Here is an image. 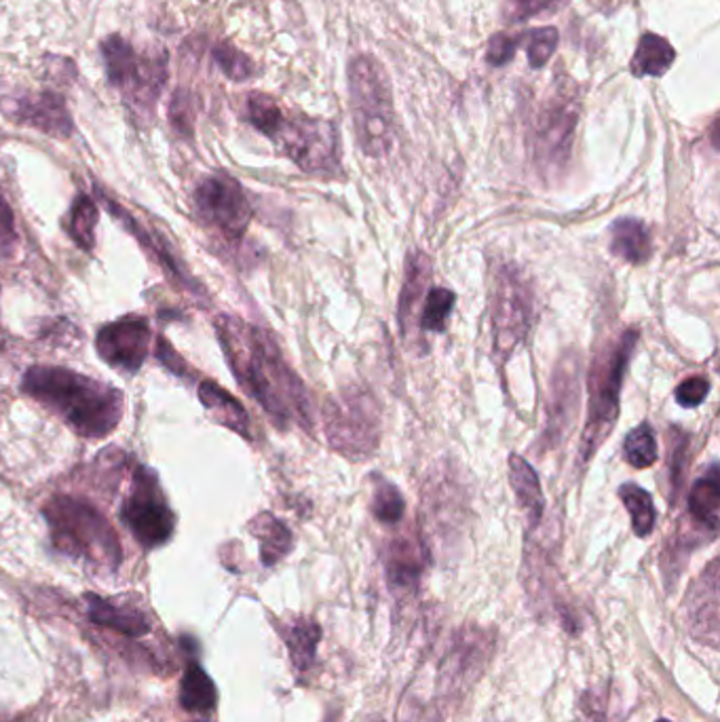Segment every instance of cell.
<instances>
[{
	"label": "cell",
	"mask_w": 720,
	"mask_h": 722,
	"mask_svg": "<svg viewBox=\"0 0 720 722\" xmlns=\"http://www.w3.org/2000/svg\"><path fill=\"white\" fill-rule=\"evenodd\" d=\"M216 332L237 383L263 406L270 421L281 430L296 423L311 431L313 406L309 393L281 358L275 340L260 328L230 316L216 319Z\"/></svg>",
	"instance_id": "cell-1"
},
{
	"label": "cell",
	"mask_w": 720,
	"mask_h": 722,
	"mask_svg": "<svg viewBox=\"0 0 720 722\" xmlns=\"http://www.w3.org/2000/svg\"><path fill=\"white\" fill-rule=\"evenodd\" d=\"M22 386L30 398L90 440L113 433L123 419L121 391L68 368L34 365L25 372Z\"/></svg>",
	"instance_id": "cell-2"
},
{
	"label": "cell",
	"mask_w": 720,
	"mask_h": 722,
	"mask_svg": "<svg viewBox=\"0 0 720 722\" xmlns=\"http://www.w3.org/2000/svg\"><path fill=\"white\" fill-rule=\"evenodd\" d=\"M43 516L58 551L106 570L121 565L123 549L111 522L88 501L58 495L47 501Z\"/></svg>",
	"instance_id": "cell-3"
},
{
	"label": "cell",
	"mask_w": 720,
	"mask_h": 722,
	"mask_svg": "<svg viewBox=\"0 0 720 722\" xmlns=\"http://www.w3.org/2000/svg\"><path fill=\"white\" fill-rule=\"evenodd\" d=\"M638 330H626L619 339L607 347L589 370L587 379V419L582 446H579V463L587 465L596 454L598 446L608 437L619 419L621 406V386L630 365L631 355L636 351Z\"/></svg>",
	"instance_id": "cell-4"
},
{
	"label": "cell",
	"mask_w": 720,
	"mask_h": 722,
	"mask_svg": "<svg viewBox=\"0 0 720 722\" xmlns=\"http://www.w3.org/2000/svg\"><path fill=\"white\" fill-rule=\"evenodd\" d=\"M349 102L361 151L383 157L393 144V102L383 66L361 55L349 66Z\"/></svg>",
	"instance_id": "cell-5"
},
{
	"label": "cell",
	"mask_w": 720,
	"mask_h": 722,
	"mask_svg": "<svg viewBox=\"0 0 720 722\" xmlns=\"http://www.w3.org/2000/svg\"><path fill=\"white\" fill-rule=\"evenodd\" d=\"M323 430L332 451L351 461H363L381 444V408L368 391L349 386L326 402Z\"/></svg>",
	"instance_id": "cell-6"
},
{
	"label": "cell",
	"mask_w": 720,
	"mask_h": 722,
	"mask_svg": "<svg viewBox=\"0 0 720 722\" xmlns=\"http://www.w3.org/2000/svg\"><path fill=\"white\" fill-rule=\"evenodd\" d=\"M102 58L106 76L123 93L125 104L142 118L153 116L167 81V55L163 51L142 55L125 39L109 37L102 41Z\"/></svg>",
	"instance_id": "cell-7"
},
{
	"label": "cell",
	"mask_w": 720,
	"mask_h": 722,
	"mask_svg": "<svg viewBox=\"0 0 720 722\" xmlns=\"http://www.w3.org/2000/svg\"><path fill=\"white\" fill-rule=\"evenodd\" d=\"M533 292L514 267L496 272L491 319L495 358L501 365L514 355L533 323Z\"/></svg>",
	"instance_id": "cell-8"
},
{
	"label": "cell",
	"mask_w": 720,
	"mask_h": 722,
	"mask_svg": "<svg viewBox=\"0 0 720 722\" xmlns=\"http://www.w3.org/2000/svg\"><path fill=\"white\" fill-rule=\"evenodd\" d=\"M270 140H275L281 151L307 174H340V140L337 127L328 121L309 116H284L281 125Z\"/></svg>",
	"instance_id": "cell-9"
},
{
	"label": "cell",
	"mask_w": 720,
	"mask_h": 722,
	"mask_svg": "<svg viewBox=\"0 0 720 722\" xmlns=\"http://www.w3.org/2000/svg\"><path fill=\"white\" fill-rule=\"evenodd\" d=\"M121 519L144 549H155L174 535L176 516L163 498L157 474L144 465H135L132 493L121 505Z\"/></svg>",
	"instance_id": "cell-10"
},
{
	"label": "cell",
	"mask_w": 720,
	"mask_h": 722,
	"mask_svg": "<svg viewBox=\"0 0 720 722\" xmlns=\"http://www.w3.org/2000/svg\"><path fill=\"white\" fill-rule=\"evenodd\" d=\"M195 205L205 225L216 226L228 241H239L251 220V207L239 182L226 174L209 176L195 190Z\"/></svg>",
	"instance_id": "cell-11"
},
{
	"label": "cell",
	"mask_w": 720,
	"mask_h": 722,
	"mask_svg": "<svg viewBox=\"0 0 720 722\" xmlns=\"http://www.w3.org/2000/svg\"><path fill=\"white\" fill-rule=\"evenodd\" d=\"M582 404V368L577 358H564L549 381L547 425L543 442L547 448H558L573 430Z\"/></svg>",
	"instance_id": "cell-12"
},
{
	"label": "cell",
	"mask_w": 720,
	"mask_h": 722,
	"mask_svg": "<svg viewBox=\"0 0 720 722\" xmlns=\"http://www.w3.org/2000/svg\"><path fill=\"white\" fill-rule=\"evenodd\" d=\"M0 111L7 114L9 121L39 130L47 136L66 140L74 132L66 102L55 91H37L4 97L0 100Z\"/></svg>",
	"instance_id": "cell-13"
},
{
	"label": "cell",
	"mask_w": 720,
	"mask_h": 722,
	"mask_svg": "<svg viewBox=\"0 0 720 722\" xmlns=\"http://www.w3.org/2000/svg\"><path fill=\"white\" fill-rule=\"evenodd\" d=\"M95 347L100 358L116 370L134 374L148 355L151 328L144 317L127 316L100 328Z\"/></svg>",
	"instance_id": "cell-14"
},
{
	"label": "cell",
	"mask_w": 720,
	"mask_h": 722,
	"mask_svg": "<svg viewBox=\"0 0 720 722\" xmlns=\"http://www.w3.org/2000/svg\"><path fill=\"white\" fill-rule=\"evenodd\" d=\"M486 647L488 640L477 628H463L454 636L449 653L440 663V687L446 698L463 695L480 677L488 654Z\"/></svg>",
	"instance_id": "cell-15"
},
{
	"label": "cell",
	"mask_w": 720,
	"mask_h": 722,
	"mask_svg": "<svg viewBox=\"0 0 720 722\" xmlns=\"http://www.w3.org/2000/svg\"><path fill=\"white\" fill-rule=\"evenodd\" d=\"M577 106L570 97L554 100L539 116L535 130V155L541 165H563L570 155V144L577 127Z\"/></svg>",
	"instance_id": "cell-16"
},
{
	"label": "cell",
	"mask_w": 720,
	"mask_h": 722,
	"mask_svg": "<svg viewBox=\"0 0 720 722\" xmlns=\"http://www.w3.org/2000/svg\"><path fill=\"white\" fill-rule=\"evenodd\" d=\"M687 628L699 642L719 647V560H712L699 575L685 598Z\"/></svg>",
	"instance_id": "cell-17"
},
{
	"label": "cell",
	"mask_w": 720,
	"mask_h": 722,
	"mask_svg": "<svg viewBox=\"0 0 720 722\" xmlns=\"http://www.w3.org/2000/svg\"><path fill=\"white\" fill-rule=\"evenodd\" d=\"M428 563L425 545L416 535H404L387 547L384 573L391 591L400 598L412 596L419 586Z\"/></svg>",
	"instance_id": "cell-18"
},
{
	"label": "cell",
	"mask_w": 720,
	"mask_h": 722,
	"mask_svg": "<svg viewBox=\"0 0 720 722\" xmlns=\"http://www.w3.org/2000/svg\"><path fill=\"white\" fill-rule=\"evenodd\" d=\"M85 605H88V617L91 623L113 630V632L127 636V638H142L151 632V623L144 617L142 610L134 609V607H125L119 605L113 600L100 598L95 594H88L85 596Z\"/></svg>",
	"instance_id": "cell-19"
},
{
	"label": "cell",
	"mask_w": 720,
	"mask_h": 722,
	"mask_svg": "<svg viewBox=\"0 0 720 722\" xmlns=\"http://www.w3.org/2000/svg\"><path fill=\"white\" fill-rule=\"evenodd\" d=\"M431 272H433V267H431L428 254L421 249L410 251V256L405 260L404 283H402V292L398 300V321H400V328L404 334H408L414 326V316L423 300V293L428 290Z\"/></svg>",
	"instance_id": "cell-20"
},
{
	"label": "cell",
	"mask_w": 720,
	"mask_h": 722,
	"mask_svg": "<svg viewBox=\"0 0 720 722\" xmlns=\"http://www.w3.org/2000/svg\"><path fill=\"white\" fill-rule=\"evenodd\" d=\"M720 474L719 465L712 463L710 470L699 477L689 493V514L703 533L717 537L719 530Z\"/></svg>",
	"instance_id": "cell-21"
},
{
	"label": "cell",
	"mask_w": 720,
	"mask_h": 722,
	"mask_svg": "<svg viewBox=\"0 0 720 722\" xmlns=\"http://www.w3.org/2000/svg\"><path fill=\"white\" fill-rule=\"evenodd\" d=\"M610 251L630 265H645L654 254L649 228L636 218L617 220L610 230Z\"/></svg>",
	"instance_id": "cell-22"
},
{
	"label": "cell",
	"mask_w": 720,
	"mask_h": 722,
	"mask_svg": "<svg viewBox=\"0 0 720 722\" xmlns=\"http://www.w3.org/2000/svg\"><path fill=\"white\" fill-rule=\"evenodd\" d=\"M199 400L220 425L249 440V416L246 408L241 406V402L235 400L220 384L203 381L199 384Z\"/></svg>",
	"instance_id": "cell-23"
},
{
	"label": "cell",
	"mask_w": 720,
	"mask_h": 722,
	"mask_svg": "<svg viewBox=\"0 0 720 722\" xmlns=\"http://www.w3.org/2000/svg\"><path fill=\"white\" fill-rule=\"evenodd\" d=\"M510 482H512L518 505L526 514L531 526H537L543 518V509H545L539 475L535 474V470L526 463V458H522L518 454L510 456Z\"/></svg>",
	"instance_id": "cell-24"
},
{
	"label": "cell",
	"mask_w": 720,
	"mask_h": 722,
	"mask_svg": "<svg viewBox=\"0 0 720 722\" xmlns=\"http://www.w3.org/2000/svg\"><path fill=\"white\" fill-rule=\"evenodd\" d=\"M251 535L260 543V560L265 566H275L292 551V533L281 519L260 514L249 522Z\"/></svg>",
	"instance_id": "cell-25"
},
{
	"label": "cell",
	"mask_w": 720,
	"mask_h": 722,
	"mask_svg": "<svg viewBox=\"0 0 720 722\" xmlns=\"http://www.w3.org/2000/svg\"><path fill=\"white\" fill-rule=\"evenodd\" d=\"M286 647L292 657V666L296 672H309L316 663L317 647L321 640V628L316 619L300 617L284 630Z\"/></svg>",
	"instance_id": "cell-26"
},
{
	"label": "cell",
	"mask_w": 720,
	"mask_h": 722,
	"mask_svg": "<svg viewBox=\"0 0 720 722\" xmlns=\"http://www.w3.org/2000/svg\"><path fill=\"white\" fill-rule=\"evenodd\" d=\"M675 47L659 34H645L631 58V72L636 76H664L675 64Z\"/></svg>",
	"instance_id": "cell-27"
},
{
	"label": "cell",
	"mask_w": 720,
	"mask_h": 722,
	"mask_svg": "<svg viewBox=\"0 0 720 722\" xmlns=\"http://www.w3.org/2000/svg\"><path fill=\"white\" fill-rule=\"evenodd\" d=\"M218 693L212 678L205 674L199 663H188L181 682V703L188 712H212L216 708Z\"/></svg>",
	"instance_id": "cell-28"
},
{
	"label": "cell",
	"mask_w": 720,
	"mask_h": 722,
	"mask_svg": "<svg viewBox=\"0 0 720 722\" xmlns=\"http://www.w3.org/2000/svg\"><path fill=\"white\" fill-rule=\"evenodd\" d=\"M619 498L630 514L634 535L640 539L649 537L654 533L655 522H657V512H655L651 495L636 484H624L619 488Z\"/></svg>",
	"instance_id": "cell-29"
},
{
	"label": "cell",
	"mask_w": 720,
	"mask_h": 722,
	"mask_svg": "<svg viewBox=\"0 0 720 722\" xmlns=\"http://www.w3.org/2000/svg\"><path fill=\"white\" fill-rule=\"evenodd\" d=\"M97 218H100V212H97V205L91 202V197L76 195L74 204L70 207L68 233L76 241V246L85 251H91L95 244Z\"/></svg>",
	"instance_id": "cell-30"
},
{
	"label": "cell",
	"mask_w": 720,
	"mask_h": 722,
	"mask_svg": "<svg viewBox=\"0 0 720 722\" xmlns=\"http://www.w3.org/2000/svg\"><path fill=\"white\" fill-rule=\"evenodd\" d=\"M405 501L395 484H391L384 477L374 479V493H372V514L381 524H398L404 518Z\"/></svg>",
	"instance_id": "cell-31"
},
{
	"label": "cell",
	"mask_w": 720,
	"mask_h": 722,
	"mask_svg": "<svg viewBox=\"0 0 720 722\" xmlns=\"http://www.w3.org/2000/svg\"><path fill=\"white\" fill-rule=\"evenodd\" d=\"M624 454L626 461L636 470H647L657 461V440L655 430L649 423L638 425L631 430L624 442Z\"/></svg>",
	"instance_id": "cell-32"
},
{
	"label": "cell",
	"mask_w": 720,
	"mask_h": 722,
	"mask_svg": "<svg viewBox=\"0 0 720 722\" xmlns=\"http://www.w3.org/2000/svg\"><path fill=\"white\" fill-rule=\"evenodd\" d=\"M456 296L449 288H431L421 313V330L423 332H444L446 321L454 309Z\"/></svg>",
	"instance_id": "cell-33"
},
{
	"label": "cell",
	"mask_w": 720,
	"mask_h": 722,
	"mask_svg": "<svg viewBox=\"0 0 720 722\" xmlns=\"http://www.w3.org/2000/svg\"><path fill=\"white\" fill-rule=\"evenodd\" d=\"M286 114L277 106V102L265 93H249L248 118L249 123L265 136L272 137L277 127L281 125Z\"/></svg>",
	"instance_id": "cell-34"
},
{
	"label": "cell",
	"mask_w": 720,
	"mask_h": 722,
	"mask_svg": "<svg viewBox=\"0 0 720 722\" xmlns=\"http://www.w3.org/2000/svg\"><path fill=\"white\" fill-rule=\"evenodd\" d=\"M668 472H670V484L672 495H678L685 482V474L689 472V435L682 433L678 427H672L668 433Z\"/></svg>",
	"instance_id": "cell-35"
},
{
	"label": "cell",
	"mask_w": 720,
	"mask_h": 722,
	"mask_svg": "<svg viewBox=\"0 0 720 722\" xmlns=\"http://www.w3.org/2000/svg\"><path fill=\"white\" fill-rule=\"evenodd\" d=\"M212 58L216 60V64L220 66L226 76L233 81H246L254 74V64L248 55L228 43H218L214 47Z\"/></svg>",
	"instance_id": "cell-36"
},
{
	"label": "cell",
	"mask_w": 720,
	"mask_h": 722,
	"mask_svg": "<svg viewBox=\"0 0 720 722\" xmlns=\"http://www.w3.org/2000/svg\"><path fill=\"white\" fill-rule=\"evenodd\" d=\"M558 43H560V34L556 28L533 30L528 34V43H526V55H528L531 69H543L549 62V58L554 55Z\"/></svg>",
	"instance_id": "cell-37"
},
{
	"label": "cell",
	"mask_w": 720,
	"mask_h": 722,
	"mask_svg": "<svg viewBox=\"0 0 720 722\" xmlns=\"http://www.w3.org/2000/svg\"><path fill=\"white\" fill-rule=\"evenodd\" d=\"M193 121H195V113H193V97L188 91L178 90L174 93L172 106H169V123L174 125V130L184 137L193 136Z\"/></svg>",
	"instance_id": "cell-38"
},
{
	"label": "cell",
	"mask_w": 720,
	"mask_h": 722,
	"mask_svg": "<svg viewBox=\"0 0 720 722\" xmlns=\"http://www.w3.org/2000/svg\"><path fill=\"white\" fill-rule=\"evenodd\" d=\"M607 700L605 689H587L579 700V722H607Z\"/></svg>",
	"instance_id": "cell-39"
},
{
	"label": "cell",
	"mask_w": 720,
	"mask_h": 722,
	"mask_svg": "<svg viewBox=\"0 0 720 722\" xmlns=\"http://www.w3.org/2000/svg\"><path fill=\"white\" fill-rule=\"evenodd\" d=\"M710 393V381L706 377H691L678 384L676 402L682 408H698L706 402Z\"/></svg>",
	"instance_id": "cell-40"
},
{
	"label": "cell",
	"mask_w": 720,
	"mask_h": 722,
	"mask_svg": "<svg viewBox=\"0 0 720 722\" xmlns=\"http://www.w3.org/2000/svg\"><path fill=\"white\" fill-rule=\"evenodd\" d=\"M16 241H18V233L13 223V212L0 193V254H9L16 246Z\"/></svg>",
	"instance_id": "cell-41"
},
{
	"label": "cell",
	"mask_w": 720,
	"mask_h": 722,
	"mask_svg": "<svg viewBox=\"0 0 720 722\" xmlns=\"http://www.w3.org/2000/svg\"><path fill=\"white\" fill-rule=\"evenodd\" d=\"M516 45H518L516 39H510L505 34H496V37H493L491 45H488V55L486 58H488L491 64L503 66V64H507L514 58Z\"/></svg>",
	"instance_id": "cell-42"
},
{
	"label": "cell",
	"mask_w": 720,
	"mask_h": 722,
	"mask_svg": "<svg viewBox=\"0 0 720 722\" xmlns=\"http://www.w3.org/2000/svg\"><path fill=\"white\" fill-rule=\"evenodd\" d=\"M155 353H157L158 361L169 370V372H174V374H181V377H184L186 374V365H184V361H182L181 355L172 349V344L167 342V340L163 339V337H158L157 339V347H155Z\"/></svg>",
	"instance_id": "cell-43"
},
{
	"label": "cell",
	"mask_w": 720,
	"mask_h": 722,
	"mask_svg": "<svg viewBox=\"0 0 720 722\" xmlns=\"http://www.w3.org/2000/svg\"><path fill=\"white\" fill-rule=\"evenodd\" d=\"M549 0H510V11L516 20H524L531 13L539 11Z\"/></svg>",
	"instance_id": "cell-44"
},
{
	"label": "cell",
	"mask_w": 720,
	"mask_h": 722,
	"mask_svg": "<svg viewBox=\"0 0 720 722\" xmlns=\"http://www.w3.org/2000/svg\"><path fill=\"white\" fill-rule=\"evenodd\" d=\"M326 722H340V716H338V712H335V714L330 712V716L326 719Z\"/></svg>",
	"instance_id": "cell-45"
},
{
	"label": "cell",
	"mask_w": 720,
	"mask_h": 722,
	"mask_svg": "<svg viewBox=\"0 0 720 722\" xmlns=\"http://www.w3.org/2000/svg\"><path fill=\"white\" fill-rule=\"evenodd\" d=\"M657 722H672V721H666V719H659Z\"/></svg>",
	"instance_id": "cell-46"
}]
</instances>
